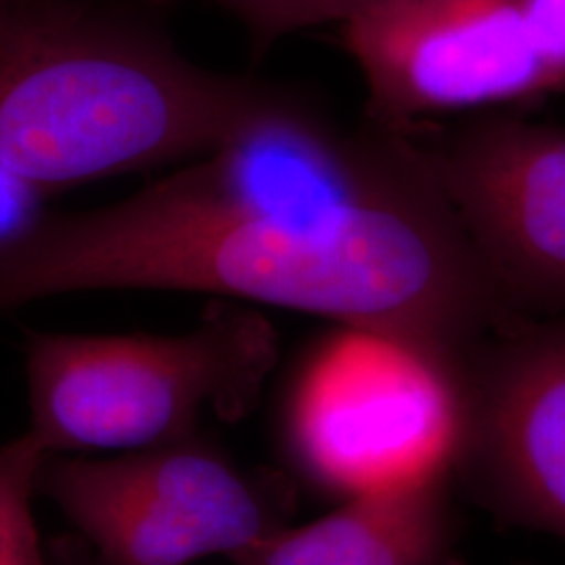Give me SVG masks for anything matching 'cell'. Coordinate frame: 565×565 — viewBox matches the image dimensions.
<instances>
[{
  "label": "cell",
  "instance_id": "1",
  "mask_svg": "<svg viewBox=\"0 0 565 565\" xmlns=\"http://www.w3.org/2000/svg\"><path fill=\"white\" fill-rule=\"evenodd\" d=\"M105 289L275 306L461 366L511 324L429 163L380 198L291 216L242 214L166 177L111 205L46 212L0 249V315Z\"/></svg>",
  "mask_w": 565,
  "mask_h": 565
},
{
  "label": "cell",
  "instance_id": "2",
  "mask_svg": "<svg viewBox=\"0 0 565 565\" xmlns=\"http://www.w3.org/2000/svg\"><path fill=\"white\" fill-rule=\"evenodd\" d=\"M124 0H0V162L46 198L198 160L294 93L186 60Z\"/></svg>",
  "mask_w": 565,
  "mask_h": 565
},
{
  "label": "cell",
  "instance_id": "3",
  "mask_svg": "<svg viewBox=\"0 0 565 565\" xmlns=\"http://www.w3.org/2000/svg\"><path fill=\"white\" fill-rule=\"evenodd\" d=\"M30 434L46 455L135 452L198 436L207 417L237 422L279 356L256 310L210 303L177 335L25 331Z\"/></svg>",
  "mask_w": 565,
  "mask_h": 565
},
{
  "label": "cell",
  "instance_id": "4",
  "mask_svg": "<svg viewBox=\"0 0 565 565\" xmlns=\"http://www.w3.org/2000/svg\"><path fill=\"white\" fill-rule=\"evenodd\" d=\"M469 366L338 327L285 392V448L310 482L343 499L450 478L467 445Z\"/></svg>",
  "mask_w": 565,
  "mask_h": 565
},
{
  "label": "cell",
  "instance_id": "5",
  "mask_svg": "<svg viewBox=\"0 0 565 565\" xmlns=\"http://www.w3.org/2000/svg\"><path fill=\"white\" fill-rule=\"evenodd\" d=\"M36 488L105 565L235 559L285 527L275 484L202 434L107 459L46 455Z\"/></svg>",
  "mask_w": 565,
  "mask_h": 565
},
{
  "label": "cell",
  "instance_id": "6",
  "mask_svg": "<svg viewBox=\"0 0 565 565\" xmlns=\"http://www.w3.org/2000/svg\"><path fill=\"white\" fill-rule=\"evenodd\" d=\"M342 32L384 120L482 109L557 90L520 0H373Z\"/></svg>",
  "mask_w": 565,
  "mask_h": 565
},
{
  "label": "cell",
  "instance_id": "7",
  "mask_svg": "<svg viewBox=\"0 0 565 565\" xmlns=\"http://www.w3.org/2000/svg\"><path fill=\"white\" fill-rule=\"evenodd\" d=\"M511 310L565 308V128L490 116L425 151Z\"/></svg>",
  "mask_w": 565,
  "mask_h": 565
},
{
  "label": "cell",
  "instance_id": "8",
  "mask_svg": "<svg viewBox=\"0 0 565 565\" xmlns=\"http://www.w3.org/2000/svg\"><path fill=\"white\" fill-rule=\"evenodd\" d=\"M461 465L524 522L565 539V321L507 327L480 348Z\"/></svg>",
  "mask_w": 565,
  "mask_h": 565
},
{
  "label": "cell",
  "instance_id": "9",
  "mask_svg": "<svg viewBox=\"0 0 565 565\" xmlns=\"http://www.w3.org/2000/svg\"><path fill=\"white\" fill-rule=\"evenodd\" d=\"M450 478L345 499L302 527H282L233 565H461Z\"/></svg>",
  "mask_w": 565,
  "mask_h": 565
},
{
  "label": "cell",
  "instance_id": "10",
  "mask_svg": "<svg viewBox=\"0 0 565 565\" xmlns=\"http://www.w3.org/2000/svg\"><path fill=\"white\" fill-rule=\"evenodd\" d=\"M44 457L30 431L0 445V565H51L32 507Z\"/></svg>",
  "mask_w": 565,
  "mask_h": 565
},
{
  "label": "cell",
  "instance_id": "11",
  "mask_svg": "<svg viewBox=\"0 0 565 565\" xmlns=\"http://www.w3.org/2000/svg\"><path fill=\"white\" fill-rule=\"evenodd\" d=\"M156 9H166L184 0H147ZM233 13L249 32L258 53L275 42L306 28L324 23H345L373 0H205Z\"/></svg>",
  "mask_w": 565,
  "mask_h": 565
},
{
  "label": "cell",
  "instance_id": "12",
  "mask_svg": "<svg viewBox=\"0 0 565 565\" xmlns=\"http://www.w3.org/2000/svg\"><path fill=\"white\" fill-rule=\"evenodd\" d=\"M49 198L0 162V249L30 233L46 214Z\"/></svg>",
  "mask_w": 565,
  "mask_h": 565
},
{
  "label": "cell",
  "instance_id": "13",
  "mask_svg": "<svg viewBox=\"0 0 565 565\" xmlns=\"http://www.w3.org/2000/svg\"><path fill=\"white\" fill-rule=\"evenodd\" d=\"M534 46L555 88L565 86V0H520Z\"/></svg>",
  "mask_w": 565,
  "mask_h": 565
},
{
  "label": "cell",
  "instance_id": "14",
  "mask_svg": "<svg viewBox=\"0 0 565 565\" xmlns=\"http://www.w3.org/2000/svg\"><path fill=\"white\" fill-rule=\"evenodd\" d=\"M49 564L51 565H105L99 555L82 541L78 534H67L53 541L49 546Z\"/></svg>",
  "mask_w": 565,
  "mask_h": 565
}]
</instances>
